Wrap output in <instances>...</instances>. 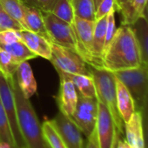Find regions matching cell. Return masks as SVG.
<instances>
[{"label": "cell", "instance_id": "obj_21", "mask_svg": "<svg viewBox=\"0 0 148 148\" xmlns=\"http://www.w3.org/2000/svg\"><path fill=\"white\" fill-rule=\"evenodd\" d=\"M147 2L148 0H129L119 12L123 17L122 25H131L138 18L142 17Z\"/></svg>", "mask_w": 148, "mask_h": 148}, {"label": "cell", "instance_id": "obj_26", "mask_svg": "<svg viewBox=\"0 0 148 148\" xmlns=\"http://www.w3.org/2000/svg\"><path fill=\"white\" fill-rule=\"evenodd\" d=\"M41 126L44 139L50 148H67L63 139L51 123V120H45Z\"/></svg>", "mask_w": 148, "mask_h": 148}, {"label": "cell", "instance_id": "obj_7", "mask_svg": "<svg viewBox=\"0 0 148 148\" xmlns=\"http://www.w3.org/2000/svg\"><path fill=\"white\" fill-rule=\"evenodd\" d=\"M12 79H6L3 75V73L0 71V99L2 101L8 119L11 132L14 142V148H26L18 124L16 101L13 88L12 86Z\"/></svg>", "mask_w": 148, "mask_h": 148}, {"label": "cell", "instance_id": "obj_5", "mask_svg": "<svg viewBox=\"0 0 148 148\" xmlns=\"http://www.w3.org/2000/svg\"><path fill=\"white\" fill-rule=\"evenodd\" d=\"M113 73L128 89L133 98L136 110H138L148 94V66L142 63L136 68L114 71Z\"/></svg>", "mask_w": 148, "mask_h": 148}, {"label": "cell", "instance_id": "obj_23", "mask_svg": "<svg viewBox=\"0 0 148 148\" xmlns=\"http://www.w3.org/2000/svg\"><path fill=\"white\" fill-rule=\"evenodd\" d=\"M0 5L14 20L26 30L25 22V2L23 0H0Z\"/></svg>", "mask_w": 148, "mask_h": 148}, {"label": "cell", "instance_id": "obj_10", "mask_svg": "<svg viewBox=\"0 0 148 148\" xmlns=\"http://www.w3.org/2000/svg\"><path fill=\"white\" fill-rule=\"evenodd\" d=\"M100 148H112L117 132L112 116L102 102L98 100V118L95 125Z\"/></svg>", "mask_w": 148, "mask_h": 148}, {"label": "cell", "instance_id": "obj_22", "mask_svg": "<svg viewBox=\"0 0 148 148\" xmlns=\"http://www.w3.org/2000/svg\"><path fill=\"white\" fill-rule=\"evenodd\" d=\"M0 47L9 52L19 64L38 57L22 41H18L11 45H0Z\"/></svg>", "mask_w": 148, "mask_h": 148}, {"label": "cell", "instance_id": "obj_6", "mask_svg": "<svg viewBox=\"0 0 148 148\" xmlns=\"http://www.w3.org/2000/svg\"><path fill=\"white\" fill-rule=\"evenodd\" d=\"M50 61L58 72L91 75L90 64L79 54L53 43Z\"/></svg>", "mask_w": 148, "mask_h": 148}, {"label": "cell", "instance_id": "obj_33", "mask_svg": "<svg viewBox=\"0 0 148 148\" xmlns=\"http://www.w3.org/2000/svg\"><path fill=\"white\" fill-rule=\"evenodd\" d=\"M21 40L19 31L5 30L0 32V45H11Z\"/></svg>", "mask_w": 148, "mask_h": 148}, {"label": "cell", "instance_id": "obj_32", "mask_svg": "<svg viewBox=\"0 0 148 148\" xmlns=\"http://www.w3.org/2000/svg\"><path fill=\"white\" fill-rule=\"evenodd\" d=\"M115 9V0H102L95 11V21L106 17Z\"/></svg>", "mask_w": 148, "mask_h": 148}, {"label": "cell", "instance_id": "obj_39", "mask_svg": "<svg viewBox=\"0 0 148 148\" xmlns=\"http://www.w3.org/2000/svg\"><path fill=\"white\" fill-rule=\"evenodd\" d=\"M143 17L146 19V21L148 22V2H147V4H146V5H145V10H144V12H143Z\"/></svg>", "mask_w": 148, "mask_h": 148}, {"label": "cell", "instance_id": "obj_28", "mask_svg": "<svg viewBox=\"0 0 148 148\" xmlns=\"http://www.w3.org/2000/svg\"><path fill=\"white\" fill-rule=\"evenodd\" d=\"M0 140L7 141L11 143L14 147V142L11 132L8 119L1 99H0Z\"/></svg>", "mask_w": 148, "mask_h": 148}, {"label": "cell", "instance_id": "obj_25", "mask_svg": "<svg viewBox=\"0 0 148 148\" xmlns=\"http://www.w3.org/2000/svg\"><path fill=\"white\" fill-rule=\"evenodd\" d=\"M75 16L90 21H95V5L93 0H71Z\"/></svg>", "mask_w": 148, "mask_h": 148}, {"label": "cell", "instance_id": "obj_13", "mask_svg": "<svg viewBox=\"0 0 148 148\" xmlns=\"http://www.w3.org/2000/svg\"><path fill=\"white\" fill-rule=\"evenodd\" d=\"M21 40L38 57L50 61L51 56V43L45 37L28 30L19 31Z\"/></svg>", "mask_w": 148, "mask_h": 148}, {"label": "cell", "instance_id": "obj_29", "mask_svg": "<svg viewBox=\"0 0 148 148\" xmlns=\"http://www.w3.org/2000/svg\"><path fill=\"white\" fill-rule=\"evenodd\" d=\"M5 30H25L21 25L14 20L0 5V32Z\"/></svg>", "mask_w": 148, "mask_h": 148}, {"label": "cell", "instance_id": "obj_14", "mask_svg": "<svg viewBox=\"0 0 148 148\" xmlns=\"http://www.w3.org/2000/svg\"><path fill=\"white\" fill-rule=\"evenodd\" d=\"M116 101L117 108L124 124L127 122L137 111L133 98L125 86L116 77Z\"/></svg>", "mask_w": 148, "mask_h": 148}, {"label": "cell", "instance_id": "obj_41", "mask_svg": "<svg viewBox=\"0 0 148 148\" xmlns=\"http://www.w3.org/2000/svg\"><path fill=\"white\" fill-rule=\"evenodd\" d=\"M45 144H46V143H45ZM46 148H50V146H49V145H48L47 144H46Z\"/></svg>", "mask_w": 148, "mask_h": 148}, {"label": "cell", "instance_id": "obj_15", "mask_svg": "<svg viewBox=\"0 0 148 148\" xmlns=\"http://www.w3.org/2000/svg\"><path fill=\"white\" fill-rule=\"evenodd\" d=\"M125 141L131 148H145V140L139 111H136L131 119L124 124Z\"/></svg>", "mask_w": 148, "mask_h": 148}, {"label": "cell", "instance_id": "obj_18", "mask_svg": "<svg viewBox=\"0 0 148 148\" xmlns=\"http://www.w3.org/2000/svg\"><path fill=\"white\" fill-rule=\"evenodd\" d=\"M25 22L26 30L38 33L45 38H48L47 32L45 26L43 12L38 8L25 3Z\"/></svg>", "mask_w": 148, "mask_h": 148}, {"label": "cell", "instance_id": "obj_9", "mask_svg": "<svg viewBox=\"0 0 148 148\" xmlns=\"http://www.w3.org/2000/svg\"><path fill=\"white\" fill-rule=\"evenodd\" d=\"M51 123L63 139L67 148H84L82 132L73 120L59 112Z\"/></svg>", "mask_w": 148, "mask_h": 148}, {"label": "cell", "instance_id": "obj_3", "mask_svg": "<svg viewBox=\"0 0 148 148\" xmlns=\"http://www.w3.org/2000/svg\"><path fill=\"white\" fill-rule=\"evenodd\" d=\"M91 75L93 79L97 99L106 106L110 111L117 132L124 134V122L120 118L116 101V79L114 73L103 66L90 65Z\"/></svg>", "mask_w": 148, "mask_h": 148}, {"label": "cell", "instance_id": "obj_16", "mask_svg": "<svg viewBox=\"0 0 148 148\" xmlns=\"http://www.w3.org/2000/svg\"><path fill=\"white\" fill-rule=\"evenodd\" d=\"M16 81L26 99H30L37 92V81L28 61L22 62L18 65L16 71Z\"/></svg>", "mask_w": 148, "mask_h": 148}, {"label": "cell", "instance_id": "obj_27", "mask_svg": "<svg viewBox=\"0 0 148 148\" xmlns=\"http://www.w3.org/2000/svg\"><path fill=\"white\" fill-rule=\"evenodd\" d=\"M19 64L9 52L0 47V71L6 79L15 77Z\"/></svg>", "mask_w": 148, "mask_h": 148}, {"label": "cell", "instance_id": "obj_36", "mask_svg": "<svg viewBox=\"0 0 148 148\" xmlns=\"http://www.w3.org/2000/svg\"><path fill=\"white\" fill-rule=\"evenodd\" d=\"M128 2L129 0H115V10L119 12Z\"/></svg>", "mask_w": 148, "mask_h": 148}, {"label": "cell", "instance_id": "obj_40", "mask_svg": "<svg viewBox=\"0 0 148 148\" xmlns=\"http://www.w3.org/2000/svg\"><path fill=\"white\" fill-rule=\"evenodd\" d=\"M102 1V0H93V2H94V5H95V9L97 8V6L99 5V4Z\"/></svg>", "mask_w": 148, "mask_h": 148}, {"label": "cell", "instance_id": "obj_30", "mask_svg": "<svg viewBox=\"0 0 148 148\" xmlns=\"http://www.w3.org/2000/svg\"><path fill=\"white\" fill-rule=\"evenodd\" d=\"M115 12L116 10H112L107 16H106V40L104 45L103 54L107 49L108 45H110L111 41L112 40L115 32H116V25H115ZM103 57V56H102Z\"/></svg>", "mask_w": 148, "mask_h": 148}, {"label": "cell", "instance_id": "obj_35", "mask_svg": "<svg viewBox=\"0 0 148 148\" xmlns=\"http://www.w3.org/2000/svg\"><path fill=\"white\" fill-rule=\"evenodd\" d=\"M84 148H100L99 143L98 139V135L96 129L94 128L93 132L91 133V135L87 138V140L86 144L84 145Z\"/></svg>", "mask_w": 148, "mask_h": 148}, {"label": "cell", "instance_id": "obj_34", "mask_svg": "<svg viewBox=\"0 0 148 148\" xmlns=\"http://www.w3.org/2000/svg\"><path fill=\"white\" fill-rule=\"evenodd\" d=\"M23 1L29 5L38 8L42 12H51L55 0H23Z\"/></svg>", "mask_w": 148, "mask_h": 148}, {"label": "cell", "instance_id": "obj_11", "mask_svg": "<svg viewBox=\"0 0 148 148\" xmlns=\"http://www.w3.org/2000/svg\"><path fill=\"white\" fill-rule=\"evenodd\" d=\"M73 26L74 29H75L80 47L86 57L87 63L92 66H99L96 63L92 56L93 32H94L95 21L86 20L75 16Z\"/></svg>", "mask_w": 148, "mask_h": 148}, {"label": "cell", "instance_id": "obj_37", "mask_svg": "<svg viewBox=\"0 0 148 148\" xmlns=\"http://www.w3.org/2000/svg\"><path fill=\"white\" fill-rule=\"evenodd\" d=\"M116 148H131V147L127 144L125 139H121L120 136H119L118 140H117V144H116Z\"/></svg>", "mask_w": 148, "mask_h": 148}, {"label": "cell", "instance_id": "obj_19", "mask_svg": "<svg viewBox=\"0 0 148 148\" xmlns=\"http://www.w3.org/2000/svg\"><path fill=\"white\" fill-rule=\"evenodd\" d=\"M130 26L139 46L141 61L148 66V22L142 16L138 18Z\"/></svg>", "mask_w": 148, "mask_h": 148}, {"label": "cell", "instance_id": "obj_38", "mask_svg": "<svg viewBox=\"0 0 148 148\" xmlns=\"http://www.w3.org/2000/svg\"><path fill=\"white\" fill-rule=\"evenodd\" d=\"M0 148H14V147L11 143H9L7 141L0 140Z\"/></svg>", "mask_w": 148, "mask_h": 148}, {"label": "cell", "instance_id": "obj_31", "mask_svg": "<svg viewBox=\"0 0 148 148\" xmlns=\"http://www.w3.org/2000/svg\"><path fill=\"white\" fill-rule=\"evenodd\" d=\"M140 112L142 129L145 140V148H148V94L144 99V102L140 108L138 110Z\"/></svg>", "mask_w": 148, "mask_h": 148}, {"label": "cell", "instance_id": "obj_4", "mask_svg": "<svg viewBox=\"0 0 148 148\" xmlns=\"http://www.w3.org/2000/svg\"><path fill=\"white\" fill-rule=\"evenodd\" d=\"M43 18L51 43L77 52L87 62L86 57L79 43L73 25L58 18L51 12H43Z\"/></svg>", "mask_w": 148, "mask_h": 148}, {"label": "cell", "instance_id": "obj_20", "mask_svg": "<svg viewBox=\"0 0 148 148\" xmlns=\"http://www.w3.org/2000/svg\"><path fill=\"white\" fill-rule=\"evenodd\" d=\"M106 17L95 21L93 32V44H92V56L96 63L99 66L102 65V56L106 40Z\"/></svg>", "mask_w": 148, "mask_h": 148}, {"label": "cell", "instance_id": "obj_24", "mask_svg": "<svg viewBox=\"0 0 148 148\" xmlns=\"http://www.w3.org/2000/svg\"><path fill=\"white\" fill-rule=\"evenodd\" d=\"M51 13L58 17V18L73 25L75 18L73 5L71 0H55Z\"/></svg>", "mask_w": 148, "mask_h": 148}, {"label": "cell", "instance_id": "obj_17", "mask_svg": "<svg viewBox=\"0 0 148 148\" xmlns=\"http://www.w3.org/2000/svg\"><path fill=\"white\" fill-rule=\"evenodd\" d=\"M59 78H65L71 80L75 86L78 93L86 98H97L96 89L92 75L83 74H69L58 71Z\"/></svg>", "mask_w": 148, "mask_h": 148}, {"label": "cell", "instance_id": "obj_1", "mask_svg": "<svg viewBox=\"0 0 148 148\" xmlns=\"http://www.w3.org/2000/svg\"><path fill=\"white\" fill-rule=\"evenodd\" d=\"M142 64L139 46L130 25H122L102 57V65L114 72L136 68Z\"/></svg>", "mask_w": 148, "mask_h": 148}, {"label": "cell", "instance_id": "obj_12", "mask_svg": "<svg viewBox=\"0 0 148 148\" xmlns=\"http://www.w3.org/2000/svg\"><path fill=\"white\" fill-rule=\"evenodd\" d=\"M56 100L59 112L71 118L78 102V92L71 80L60 78L59 91Z\"/></svg>", "mask_w": 148, "mask_h": 148}, {"label": "cell", "instance_id": "obj_8", "mask_svg": "<svg viewBox=\"0 0 148 148\" xmlns=\"http://www.w3.org/2000/svg\"><path fill=\"white\" fill-rule=\"evenodd\" d=\"M98 118L97 98H86L78 93V102L71 119L88 138L93 132Z\"/></svg>", "mask_w": 148, "mask_h": 148}, {"label": "cell", "instance_id": "obj_2", "mask_svg": "<svg viewBox=\"0 0 148 148\" xmlns=\"http://www.w3.org/2000/svg\"><path fill=\"white\" fill-rule=\"evenodd\" d=\"M12 86L16 101L18 124L26 148H46L37 113L30 99L22 93L15 77L12 79Z\"/></svg>", "mask_w": 148, "mask_h": 148}]
</instances>
